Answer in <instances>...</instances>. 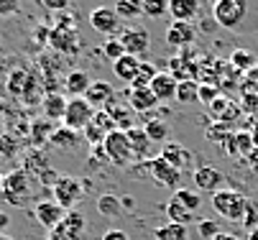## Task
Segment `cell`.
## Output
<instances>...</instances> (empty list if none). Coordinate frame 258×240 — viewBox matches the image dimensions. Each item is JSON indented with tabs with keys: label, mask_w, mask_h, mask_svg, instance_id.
I'll return each instance as SVG.
<instances>
[{
	"label": "cell",
	"mask_w": 258,
	"mask_h": 240,
	"mask_svg": "<svg viewBox=\"0 0 258 240\" xmlns=\"http://www.w3.org/2000/svg\"><path fill=\"white\" fill-rule=\"evenodd\" d=\"M248 197L238 189H217L212 194V210L217 215H223L225 220H233V222H243L245 217V210H248Z\"/></svg>",
	"instance_id": "1"
},
{
	"label": "cell",
	"mask_w": 258,
	"mask_h": 240,
	"mask_svg": "<svg viewBox=\"0 0 258 240\" xmlns=\"http://www.w3.org/2000/svg\"><path fill=\"white\" fill-rule=\"evenodd\" d=\"M102 151L107 156V161L113 164V166H131L136 158H133V148H131V141H128V133L125 130H113V133H107V138L102 143Z\"/></svg>",
	"instance_id": "2"
},
{
	"label": "cell",
	"mask_w": 258,
	"mask_h": 240,
	"mask_svg": "<svg viewBox=\"0 0 258 240\" xmlns=\"http://www.w3.org/2000/svg\"><path fill=\"white\" fill-rule=\"evenodd\" d=\"M0 192H3V197L16 204V207H21V204H26L31 199V177L26 169H16L11 171L8 177H3V184H0Z\"/></svg>",
	"instance_id": "3"
},
{
	"label": "cell",
	"mask_w": 258,
	"mask_h": 240,
	"mask_svg": "<svg viewBox=\"0 0 258 240\" xmlns=\"http://www.w3.org/2000/svg\"><path fill=\"white\" fill-rule=\"evenodd\" d=\"M51 194H54V202L59 204V207L69 212L72 207H77V204H80V199L85 194V187L75 177H59L51 184Z\"/></svg>",
	"instance_id": "4"
},
{
	"label": "cell",
	"mask_w": 258,
	"mask_h": 240,
	"mask_svg": "<svg viewBox=\"0 0 258 240\" xmlns=\"http://www.w3.org/2000/svg\"><path fill=\"white\" fill-rule=\"evenodd\" d=\"M92 115H95V108L85 97H72V100H67V113H64L61 123H64V128L80 133L92 123Z\"/></svg>",
	"instance_id": "5"
},
{
	"label": "cell",
	"mask_w": 258,
	"mask_h": 240,
	"mask_svg": "<svg viewBox=\"0 0 258 240\" xmlns=\"http://www.w3.org/2000/svg\"><path fill=\"white\" fill-rule=\"evenodd\" d=\"M248 13L245 0H220L217 6H212V21L223 28H238Z\"/></svg>",
	"instance_id": "6"
},
{
	"label": "cell",
	"mask_w": 258,
	"mask_h": 240,
	"mask_svg": "<svg viewBox=\"0 0 258 240\" xmlns=\"http://www.w3.org/2000/svg\"><path fill=\"white\" fill-rule=\"evenodd\" d=\"M85 235V215L77 210H69L64 220L49 230V240H82Z\"/></svg>",
	"instance_id": "7"
},
{
	"label": "cell",
	"mask_w": 258,
	"mask_h": 240,
	"mask_svg": "<svg viewBox=\"0 0 258 240\" xmlns=\"http://www.w3.org/2000/svg\"><path fill=\"white\" fill-rule=\"evenodd\" d=\"M49 46L61 54H77L80 51V33L69 23H59L49 31Z\"/></svg>",
	"instance_id": "8"
},
{
	"label": "cell",
	"mask_w": 258,
	"mask_h": 240,
	"mask_svg": "<svg viewBox=\"0 0 258 240\" xmlns=\"http://www.w3.org/2000/svg\"><path fill=\"white\" fill-rule=\"evenodd\" d=\"M146 166H149V174H151V179L154 182H159L161 187H166V189H179V182H181V171L176 169V166H171L169 161H164L161 156H156V158H149L146 161Z\"/></svg>",
	"instance_id": "9"
},
{
	"label": "cell",
	"mask_w": 258,
	"mask_h": 240,
	"mask_svg": "<svg viewBox=\"0 0 258 240\" xmlns=\"http://www.w3.org/2000/svg\"><path fill=\"white\" fill-rule=\"evenodd\" d=\"M118 41L123 44L125 54H131V56H141V54L149 51V46H151L149 31L141 28V26H136V28H123L120 36H118Z\"/></svg>",
	"instance_id": "10"
},
{
	"label": "cell",
	"mask_w": 258,
	"mask_h": 240,
	"mask_svg": "<svg viewBox=\"0 0 258 240\" xmlns=\"http://www.w3.org/2000/svg\"><path fill=\"white\" fill-rule=\"evenodd\" d=\"M90 26L97 31V33H102V36H113V33L120 28V18H118V13H115V8H95V11H90Z\"/></svg>",
	"instance_id": "11"
},
{
	"label": "cell",
	"mask_w": 258,
	"mask_h": 240,
	"mask_svg": "<svg viewBox=\"0 0 258 240\" xmlns=\"http://www.w3.org/2000/svg\"><path fill=\"white\" fill-rule=\"evenodd\" d=\"M197 39V28L192 23H184V21H171L166 28V44L179 46V49H187L192 46Z\"/></svg>",
	"instance_id": "12"
},
{
	"label": "cell",
	"mask_w": 258,
	"mask_h": 240,
	"mask_svg": "<svg viewBox=\"0 0 258 240\" xmlns=\"http://www.w3.org/2000/svg\"><path fill=\"white\" fill-rule=\"evenodd\" d=\"M33 215H36V220H39L46 230H51V227H56V225L64 220L67 210H61L54 199H44V202H36Z\"/></svg>",
	"instance_id": "13"
},
{
	"label": "cell",
	"mask_w": 258,
	"mask_h": 240,
	"mask_svg": "<svg viewBox=\"0 0 258 240\" xmlns=\"http://www.w3.org/2000/svg\"><path fill=\"white\" fill-rule=\"evenodd\" d=\"M223 148L228 156H250L255 151L253 138H250V130H233L228 138L223 141Z\"/></svg>",
	"instance_id": "14"
},
{
	"label": "cell",
	"mask_w": 258,
	"mask_h": 240,
	"mask_svg": "<svg viewBox=\"0 0 258 240\" xmlns=\"http://www.w3.org/2000/svg\"><path fill=\"white\" fill-rule=\"evenodd\" d=\"M192 179H195V187H197V189H202V192H212V194L220 189V184H223V174H220L215 166H207V164H202V166L195 169Z\"/></svg>",
	"instance_id": "15"
},
{
	"label": "cell",
	"mask_w": 258,
	"mask_h": 240,
	"mask_svg": "<svg viewBox=\"0 0 258 240\" xmlns=\"http://www.w3.org/2000/svg\"><path fill=\"white\" fill-rule=\"evenodd\" d=\"M176 79L169 74V72H159L154 77V82L149 85V90L154 92V97L159 102H169V100H176Z\"/></svg>",
	"instance_id": "16"
},
{
	"label": "cell",
	"mask_w": 258,
	"mask_h": 240,
	"mask_svg": "<svg viewBox=\"0 0 258 240\" xmlns=\"http://www.w3.org/2000/svg\"><path fill=\"white\" fill-rule=\"evenodd\" d=\"M159 156H161L164 161H169L171 166H176L179 171H181V169H187V166L192 164V153H189V148L184 146V143H176V141L166 143V146L161 148Z\"/></svg>",
	"instance_id": "17"
},
{
	"label": "cell",
	"mask_w": 258,
	"mask_h": 240,
	"mask_svg": "<svg viewBox=\"0 0 258 240\" xmlns=\"http://www.w3.org/2000/svg\"><path fill=\"white\" fill-rule=\"evenodd\" d=\"M115 95H113V85L110 82H105V79H97V82H92L90 85V90L85 92V100L90 102V105L95 108V110H102L110 100H113Z\"/></svg>",
	"instance_id": "18"
},
{
	"label": "cell",
	"mask_w": 258,
	"mask_h": 240,
	"mask_svg": "<svg viewBox=\"0 0 258 240\" xmlns=\"http://www.w3.org/2000/svg\"><path fill=\"white\" fill-rule=\"evenodd\" d=\"M159 105V100L154 97V92L149 87L143 90H128V108L133 113H149Z\"/></svg>",
	"instance_id": "19"
},
{
	"label": "cell",
	"mask_w": 258,
	"mask_h": 240,
	"mask_svg": "<svg viewBox=\"0 0 258 240\" xmlns=\"http://www.w3.org/2000/svg\"><path fill=\"white\" fill-rule=\"evenodd\" d=\"M169 13L174 21L192 23L200 16V3L197 0H169Z\"/></svg>",
	"instance_id": "20"
},
{
	"label": "cell",
	"mask_w": 258,
	"mask_h": 240,
	"mask_svg": "<svg viewBox=\"0 0 258 240\" xmlns=\"http://www.w3.org/2000/svg\"><path fill=\"white\" fill-rule=\"evenodd\" d=\"M128 133V141H131V148H133V158L136 161H143V158H149V153H151V141H149V135H146V130L143 128H131V130H125Z\"/></svg>",
	"instance_id": "21"
},
{
	"label": "cell",
	"mask_w": 258,
	"mask_h": 240,
	"mask_svg": "<svg viewBox=\"0 0 258 240\" xmlns=\"http://www.w3.org/2000/svg\"><path fill=\"white\" fill-rule=\"evenodd\" d=\"M49 143H51L54 148H59V151H75L77 143H80V133H77V130H69V128H64V125H59V128L51 133Z\"/></svg>",
	"instance_id": "22"
},
{
	"label": "cell",
	"mask_w": 258,
	"mask_h": 240,
	"mask_svg": "<svg viewBox=\"0 0 258 240\" xmlns=\"http://www.w3.org/2000/svg\"><path fill=\"white\" fill-rule=\"evenodd\" d=\"M138 66H141V59L125 54V56H120L118 61H113V72H115L118 79H123V82H133L136 74H138Z\"/></svg>",
	"instance_id": "23"
},
{
	"label": "cell",
	"mask_w": 258,
	"mask_h": 240,
	"mask_svg": "<svg viewBox=\"0 0 258 240\" xmlns=\"http://www.w3.org/2000/svg\"><path fill=\"white\" fill-rule=\"evenodd\" d=\"M90 85H92V79H90V74L82 72V69L69 72L67 79H64V87H67V92H69L72 97H85V92L90 90Z\"/></svg>",
	"instance_id": "24"
},
{
	"label": "cell",
	"mask_w": 258,
	"mask_h": 240,
	"mask_svg": "<svg viewBox=\"0 0 258 240\" xmlns=\"http://www.w3.org/2000/svg\"><path fill=\"white\" fill-rule=\"evenodd\" d=\"M67 113V97H61L59 92H49L44 97V118L46 120H61Z\"/></svg>",
	"instance_id": "25"
},
{
	"label": "cell",
	"mask_w": 258,
	"mask_h": 240,
	"mask_svg": "<svg viewBox=\"0 0 258 240\" xmlns=\"http://www.w3.org/2000/svg\"><path fill=\"white\" fill-rule=\"evenodd\" d=\"M255 64H258V56L250 49H235L230 54V66H233L238 74H245L248 69H253Z\"/></svg>",
	"instance_id": "26"
},
{
	"label": "cell",
	"mask_w": 258,
	"mask_h": 240,
	"mask_svg": "<svg viewBox=\"0 0 258 240\" xmlns=\"http://www.w3.org/2000/svg\"><path fill=\"white\" fill-rule=\"evenodd\" d=\"M166 215H169V222H176V225H189L195 220V212H189L181 202H176L174 197L166 202Z\"/></svg>",
	"instance_id": "27"
},
{
	"label": "cell",
	"mask_w": 258,
	"mask_h": 240,
	"mask_svg": "<svg viewBox=\"0 0 258 240\" xmlns=\"http://www.w3.org/2000/svg\"><path fill=\"white\" fill-rule=\"evenodd\" d=\"M97 212L102 217H118L123 212L120 197H115V194H100L97 197Z\"/></svg>",
	"instance_id": "28"
},
{
	"label": "cell",
	"mask_w": 258,
	"mask_h": 240,
	"mask_svg": "<svg viewBox=\"0 0 258 240\" xmlns=\"http://www.w3.org/2000/svg\"><path fill=\"white\" fill-rule=\"evenodd\" d=\"M187 235H189L187 225L166 222V225L156 227V232H154V240H187Z\"/></svg>",
	"instance_id": "29"
},
{
	"label": "cell",
	"mask_w": 258,
	"mask_h": 240,
	"mask_svg": "<svg viewBox=\"0 0 258 240\" xmlns=\"http://www.w3.org/2000/svg\"><path fill=\"white\" fill-rule=\"evenodd\" d=\"M176 100L181 105H192V102L200 100V82L197 79H187L176 85Z\"/></svg>",
	"instance_id": "30"
},
{
	"label": "cell",
	"mask_w": 258,
	"mask_h": 240,
	"mask_svg": "<svg viewBox=\"0 0 258 240\" xmlns=\"http://www.w3.org/2000/svg\"><path fill=\"white\" fill-rule=\"evenodd\" d=\"M143 130L151 143H166V138H169V123H164V120H146Z\"/></svg>",
	"instance_id": "31"
},
{
	"label": "cell",
	"mask_w": 258,
	"mask_h": 240,
	"mask_svg": "<svg viewBox=\"0 0 258 240\" xmlns=\"http://www.w3.org/2000/svg\"><path fill=\"white\" fill-rule=\"evenodd\" d=\"M56 128L51 125V120H36L33 123V128H31V141H33V146H44V143H49V138H51V133H54Z\"/></svg>",
	"instance_id": "32"
},
{
	"label": "cell",
	"mask_w": 258,
	"mask_h": 240,
	"mask_svg": "<svg viewBox=\"0 0 258 240\" xmlns=\"http://www.w3.org/2000/svg\"><path fill=\"white\" fill-rule=\"evenodd\" d=\"M156 74H159V72H156V66H154L151 61H141L138 74H136V79L131 82V90H143V87H149V85L154 82Z\"/></svg>",
	"instance_id": "33"
},
{
	"label": "cell",
	"mask_w": 258,
	"mask_h": 240,
	"mask_svg": "<svg viewBox=\"0 0 258 240\" xmlns=\"http://www.w3.org/2000/svg\"><path fill=\"white\" fill-rule=\"evenodd\" d=\"M115 13L118 18H138L143 13V0H115Z\"/></svg>",
	"instance_id": "34"
},
{
	"label": "cell",
	"mask_w": 258,
	"mask_h": 240,
	"mask_svg": "<svg viewBox=\"0 0 258 240\" xmlns=\"http://www.w3.org/2000/svg\"><path fill=\"white\" fill-rule=\"evenodd\" d=\"M233 130H235L233 125H228V123H220V120H215L212 125H207V130H205V138H207V141H217L220 146H223V141L228 138V135H230Z\"/></svg>",
	"instance_id": "35"
},
{
	"label": "cell",
	"mask_w": 258,
	"mask_h": 240,
	"mask_svg": "<svg viewBox=\"0 0 258 240\" xmlns=\"http://www.w3.org/2000/svg\"><path fill=\"white\" fill-rule=\"evenodd\" d=\"M174 199H176V202H181L189 212H197V210H200V204H202V197H200L197 192L184 189V187H179V189L174 192Z\"/></svg>",
	"instance_id": "36"
},
{
	"label": "cell",
	"mask_w": 258,
	"mask_h": 240,
	"mask_svg": "<svg viewBox=\"0 0 258 240\" xmlns=\"http://www.w3.org/2000/svg\"><path fill=\"white\" fill-rule=\"evenodd\" d=\"M28 79H31V74H28L26 69H16V72L11 74V79H8V90H11L16 97H23Z\"/></svg>",
	"instance_id": "37"
},
{
	"label": "cell",
	"mask_w": 258,
	"mask_h": 240,
	"mask_svg": "<svg viewBox=\"0 0 258 240\" xmlns=\"http://www.w3.org/2000/svg\"><path fill=\"white\" fill-rule=\"evenodd\" d=\"M82 138H85L90 146H97V148H100V146L105 143V138H107V133H105L97 123H90V125L82 130Z\"/></svg>",
	"instance_id": "38"
},
{
	"label": "cell",
	"mask_w": 258,
	"mask_h": 240,
	"mask_svg": "<svg viewBox=\"0 0 258 240\" xmlns=\"http://www.w3.org/2000/svg\"><path fill=\"white\" fill-rule=\"evenodd\" d=\"M169 13V0H143V16L161 18Z\"/></svg>",
	"instance_id": "39"
},
{
	"label": "cell",
	"mask_w": 258,
	"mask_h": 240,
	"mask_svg": "<svg viewBox=\"0 0 258 240\" xmlns=\"http://www.w3.org/2000/svg\"><path fill=\"white\" fill-rule=\"evenodd\" d=\"M102 54H105L110 61H118L120 56H125V49H123V44H120L118 39H107V41L102 44Z\"/></svg>",
	"instance_id": "40"
},
{
	"label": "cell",
	"mask_w": 258,
	"mask_h": 240,
	"mask_svg": "<svg viewBox=\"0 0 258 240\" xmlns=\"http://www.w3.org/2000/svg\"><path fill=\"white\" fill-rule=\"evenodd\" d=\"M217 95H220L217 85H212V82H200V102H202V105H210Z\"/></svg>",
	"instance_id": "41"
},
{
	"label": "cell",
	"mask_w": 258,
	"mask_h": 240,
	"mask_svg": "<svg viewBox=\"0 0 258 240\" xmlns=\"http://www.w3.org/2000/svg\"><path fill=\"white\" fill-rule=\"evenodd\" d=\"M243 92H255L258 95V64L243 74Z\"/></svg>",
	"instance_id": "42"
},
{
	"label": "cell",
	"mask_w": 258,
	"mask_h": 240,
	"mask_svg": "<svg viewBox=\"0 0 258 240\" xmlns=\"http://www.w3.org/2000/svg\"><path fill=\"white\" fill-rule=\"evenodd\" d=\"M240 110H243V113H258V95H255V92H243V97H240Z\"/></svg>",
	"instance_id": "43"
},
{
	"label": "cell",
	"mask_w": 258,
	"mask_h": 240,
	"mask_svg": "<svg viewBox=\"0 0 258 240\" xmlns=\"http://www.w3.org/2000/svg\"><path fill=\"white\" fill-rule=\"evenodd\" d=\"M197 230H200V235L205 237V240H212L220 230H217V222L215 220H200V225H197Z\"/></svg>",
	"instance_id": "44"
},
{
	"label": "cell",
	"mask_w": 258,
	"mask_h": 240,
	"mask_svg": "<svg viewBox=\"0 0 258 240\" xmlns=\"http://www.w3.org/2000/svg\"><path fill=\"white\" fill-rule=\"evenodd\" d=\"M21 11V0H0V18L13 16Z\"/></svg>",
	"instance_id": "45"
},
{
	"label": "cell",
	"mask_w": 258,
	"mask_h": 240,
	"mask_svg": "<svg viewBox=\"0 0 258 240\" xmlns=\"http://www.w3.org/2000/svg\"><path fill=\"white\" fill-rule=\"evenodd\" d=\"M102 240H131V237H128V232L120 230V227H110V230L102 235Z\"/></svg>",
	"instance_id": "46"
},
{
	"label": "cell",
	"mask_w": 258,
	"mask_h": 240,
	"mask_svg": "<svg viewBox=\"0 0 258 240\" xmlns=\"http://www.w3.org/2000/svg\"><path fill=\"white\" fill-rule=\"evenodd\" d=\"M44 3V8H49V11H64L67 6H69V0H41Z\"/></svg>",
	"instance_id": "47"
},
{
	"label": "cell",
	"mask_w": 258,
	"mask_h": 240,
	"mask_svg": "<svg viewBox=\"0 0 258 240\" xmlns=\"http://www.w3.org/2000/svg\"><path fill=\"white\" fill-rule=\"evenodd\" d=\"M248 164H250V171H253V174L258 177V148H255V151L248 156Z\"/></svg>",
	"instance_id": "48"
},
{
	"label": "cell",
	"mask_w": 258,
	"mask_h": 240,
	"mask_svg": "<svg viewBox=\"0 0 258 240\" xmlns=\"http://www.w3.org/2000/svg\"><path fill=\"white\" fill-rule=\"evenodd\" d=\"M8 225H11V217L0 210V235H6V227H8Z\"/></svg>",
	"instance_id": "49"
},
{
	"label": "cell",
	"mask_w": 258,
	"mask_h": 240,
	"mask_svg": "<svg viewBox=\"0 0 258 240\" xmlns=\"http://www.w3.org/2000/svg\"><path fill=\"white\" fill-rule=\"evenodd\" d=\"M212 240H240L238 235H233V232H217Z\"/></svg>",
	"instance_id": "50"
},
{
	"label": "cell",
	"mask_w": 258,
	"mask_h": 240,
	"mask_svg": "<svg viewBox=\"0 0 258 240\" xmlns=\"http://www.w3.org/2000/svg\"><path fill=\"white\" fill-rule=\"evenodd\" d=\"M120 204H123V210H133V207H136L133 197H123V199H120Z\"/></svg>",
	"instance_id": "51"
},
{
	"label": "cell",
	"mask_w": 258,
	"mask_h": 240,
	"mask_svg": "<svg viewBox=\"0 0 258 240\" xmlns=\"http://www.w3.org/2000/svg\"><path fill=\"white\" fill-rule=\"evenodd\" d=\"M250 138H253V146L258 148V128H253V130H250Z\"/></svg>",
	"instance_id": "52"
},
{
	"label": "cell",
	"mask_w": 258,
	"mask_h": 240,
	"mask_svg": "<svg viewBox=\"0 0 258 240\" xmlns=\"http://www.w3.org/2000/svg\"><path fill=\"white\" fill-rule=\"evenodd\" d=\"M248 240H258V230H250L248 232Z\"/></svg>",
	"instance_id": "53"
},
{
	"label": "cell",
	"mask_w": 258,
	"mask_h": 240,
	"mask_svg": "<svg viewBox=\"0 0 258 240\" xmlns=\"http://www.w3.org/2000/svg\"><path fill=\"white\" fill-rule=\"evenodd\" d=\"M0 240H13V237H8V235H0Z\"/></svg>",
	"instance_id": "54"
},
{
	"label": "cell",
	"mask_w": 258,
	"mask_h": 240,
	"mask_svg": "<svg viewBox=\"0 0 258 240\" xmlns=\"http://www.w3.org/2000/svg\"><path fill=\"white\" fill-rule=\"evenodd\" d=\"M207 3H212V6H217V3H220V0H207Z\"/></svg>",
	"instance_id": "55"
}]
</instances>
